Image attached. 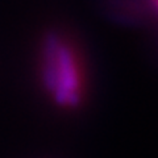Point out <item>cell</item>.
Wrapping results in <instances>:
<instances>
[{
    "mask_svg": "<svg viewBox=\"0 0 158 158\" xmlns=\"http://www.w3.org/2000/svg\"><path fill=\"white\" fill-rule=\"evenodd\" d=\"M42 82L57 106L75 108L85 95V75L70 44L56 33L45 37L42 48Z\"/></svg>",
    "mask_w": 158,
    "mask_h": 158,
    "instance_id": "1",
    "label": "cell"
},
{
    "mask_svg": "<svg viewBox=\"0 0 158 158\" xmlns=\"http://www.w3.org/2000/svg\"><path fill=\"white\" fill-rule=\"evenodd\" d=\"M153 3H154L156 6H157V8H158V0H153Z\"/></svg>",
    "mask_w": 158,
    "mask_h": 158,
    "instance_id": "2",
    "label": "cell"
}]
</instances>
